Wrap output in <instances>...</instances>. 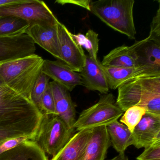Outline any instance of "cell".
Returning a JSON list of instances; mask_svg holds the SVG:
<instances>
[{"label":"cell","instance_id":"cell-1","mask_svg":"<svg viewBox=\"0 0 160 160\" xmlns=\"http://www.w3.org/2000/svg\"><path fill=\"white\" fill-rule=\"evenodd\" d=\"M42 114L28 99L9 88L0 77V144L21 136L35 139Z\"/></svg>","mask_w":160,"mask_h":160},{"label":"cell","instance_id":"cell-2","mask_svg":"<svg viewBox=\"0 0 160 160\" xmlns=\"http://www.w3.org/2000/svg\"><path fill=\"white\" fill-rule=\"evenodd\" d=\"M116 104L123 111L139 106L146 113L160 116V76L141 77L118 88Z\"/></svg>","mask_w":160,"mask_h":160},{"label":"cell","instance_id":"cell-3","mask_svg":"<svg viewBox=\"0 0 160 160\" xmlns=\"http://www.w3.org/2000/svg\"><path fill=\"white\" fill-rule=\"evenodd\" d=\"M44 61L33 54L0 64V77L9 88L31 101L32 91L42 72Z\"/></svg>","mask_w":160,"mask_h":160},{"label":"cell","instance_id":"cell-4","mask_svg":"<svg viewBox=\"0 0 160 160\" xmlns=\"http://www.w3.org/2000/svg\"><path fill=\"white\" fill-rule=\"evenodd\" d=\"M134 0H99L91 1L90 12L116 31L135 39Z\"/></svg>","mask_w":160,"mask_h":160},{"label":"cell","instance_id":"cell-5","mask_svg":"<svg viewBox=\"0 0 160 160\" xmlns=\"http://www.w3.org/2000/svg\"><path fill=\"white\" fill-rule=\"evenodd\" d=\"M58 115L43 114L34 141L45 154L56 156L75 134Z\"/></svg>","mask_w":160,"mask_h":160},{"label":"cell","instance_id":"cell-6","mask_svg":"<svg viewBox=\"0 0 160 160\" xmlns=\"http://www.w3.org/2000/svg\"><path fill=\"white\" fill-rule=\"evenodd\" d=\"M123 112L117 106L112 93L101 96L99 102L83 110L73 125L76 131L107 126L118 120Z\"/></svg>","mask_w":160,"mask_h":160},{"label":"cell","instance_id":"cell-7","mask_svg":"<svg viewBox=\"0 0 160 160\" xmlns=\"http://www.w3.org/2000/svg\"><path fill=\"white\" fill-rule=\"evenodd\" d=\"M14 17L24 19L30 25L56 26L58 20L45 3L39 0H22L0 7V18Z\"/></svg>","mask_w":160,"mask_h":160},{"label":"cell","instance_id":"cell-8","mask_svg":"<svg viewBox=\"0 0 160 160\" xmlns=\"http://www.w3.org/2000/svg\"><path fill=\"white\" fill-rule=\"evenodd\" d=\"M57 26L60 61L73 71L80 72L85 66L86 60L83 48L76 42L72 33L64 25L58 21Z\"/></svg>","mask_w":160,"mask_h":160},{"label":"cell","instance_id":"cell-9","mask_svg":"<svg viewBox=\"0 0 160 160\" xmlns=\"http://www.w3.org/2000/svg\"><path fill=\"white\" fill-rule=\"evenodd\" d=\"M35 43L26 33L0 37V64L35 54Z\"/></svg>","mask_w":160,"mask_h":160},{"label":"cell","instance_id":"cell-10","mask_svg":"<svg viewBox=\"0 0 160 160\" xmlns=\"http://www.w3.org/2000/svg\"><path fill=\"white\" fill-rule=\"evenodd\" d=\"M133 145L137 148H146L160 141V116L146 113L132 132Z\"/></svg>","mask_w":160,"mask_h":160},{"label":"cell","instance_id":"cell-11","mask_svg":"<svg viewBox=\"0 0 160 160\" xmlns=\"http://www.w3.org/2000/svg\"><path fill=\"white\" fill-rule=\"evenodd\" d=\"M42 72L69 92L72 91L76 86L82 85L80 73L73 71L59 60L55 61L44 60Z\"/></svg>","mask_w":160,"mask_h":160},{"label":"cell","instance_id":"cell-12","mask_svg":"<svg viewBox=\"0 0 160 160\" xmlns=\"http://www.w3.org/2000/svg\"><path fill=\"white\" fill-rule=\"evenodd\" d=\"M108 88L116 89L122 84L141 77L160 76V70L147 66L133 68H107L102 65Z\"/></svg>","mask_w":160,"mask_h":160},{"label":"cell","instance_id":"cell-13","mask_svg":"<svg viewBox=\"0 0 160 160\" xmlns=\"http://www.w3.org/2000/svg\"><path fill=\"white\" fill-rule=\"evenodd\" d=\"M25 33L32 38L35 44L39 45L61 60L57 25L54 26L30 25Z\"/></svg>","mask_w":160,"mask_h":160},{"label":"cell","instance_id":"cell-14","mask_svg":"<svg viewBox=\"0 0 160 160\" xmlns=\"http://www.w3.org/2000/svg\"><path fill=\"white\" fill-rule=\"evenodd\" d=\"M82 85L89 90L97 91L102 94H107L108 83L101 62L86 55V62L81 72Z\"/></svg>","mask_w":160,"mask_h":160},{"label":"cell","instance_id":"cell-15","mask_svg":"<svg viewBox=\"0 0 160 160\" xmlns=\"http://www.w3.org/2000/svg\"><path fill=\"white\" fill-rule=\"evenodd\" d=\"M49 83L52 88L58 116L70 128L74 129L73 125L76 121V107L69 91L55 81Z\"/></svg>","mask_w":160,"mask_h":160},{"label":"cell","instance_id":"cell-16","mask_svg":"<svg viewBox=\"0 0 160 160\" xmlns=\"http://www.w3.org/2000/svg\"><path fill=\"white\" fill-rule=\"evenodd\" d=\"M92 129L78 131L51 160H83Z\"/></svg>","mask_w":160,"mask_h":160},{"label":"cell","instance_id":"cell-17","mask_svg":"<svg viewBox=\"0 0 160 160\" xmlns=\"http://www.w3.org/2000/svg\"><path fill=\"white\" fill-rule=\"evenodd\" d=\"M111 145L106 126L92 129L83 160H104Z\"/></svg>","mask_w":160,"mask_h":160},{"label":"cell","instance_id":"cell-18","mask_svg":"<svg viewBox=\"0 0 160 160\" xmlns=\"http://www.w3.org/2000/svg\"><path fill=\"white\" fill-rule=\"evenodd\" d=\"M107 68H133L139 67L135 44L122 45L114 48L104 56L101 62Z\"/></svg>","mask_w":160,"mask_h":160},{"label":"cell","instance_id":"cell-19","mask_svg":"<svg viewBox=\"0 0 160 160\" xmlns=\"http://www.w3.org/2000/svg\"><path fill=\"white\" fill-rule=\"evenodd\" d=\"M0 160H48V159L35 141L29 140L1 154Z\"/></svg>","mask_w":160,"mask_h":160},{"label":"cell","instance_id":"cell-20","mask_svg":"<svg viewBox=\"0 0 160 160\" xmlns=\"http://www.w3.org/2000/svg\"><path fill=\"white\" fill-rule=\"evenodd\" d=\"M134 44L138 66L160 70V44L147 38Z\"/></svg>","mask_w":160,"mask_h":160},{"label":"cell","instance_id":"cell-21","mask_svg":"<svg viewBox=\"0 0 160 160\" xmlns=\"http://www.w3.org/2000/svg\"><path fill=\"white\" fill-rule=\"evenodd\" d=\"M106 127L111 144L119 153H124L126 149L133 144L132 132L126 125L117 120Z\"/></svg>","mask_w":160,"mask_h":160},{"label":"cell","instance_id":"cell-22","mask_svg":"<svg viewBox=\"0 0 160 160\" xmlns=\"http://www.w3.org/2000/svg\"><path fill=\"white\" fill-rule=\"evenodd\" d=\"M30 24L24 19L14 17L0 18V37L24 34Z\"/></svg>","mask_w":160,"mask_h":160},{"label":"cell","instance_id":"cell-23","mask_svg":"<svg viewBox=\"0 0 160 160\" xmlns=\"http://www.w3.org/2000/svg\"><path fill=\"white\" fill-rule=\"evenodd\" d=\"M72 35L76 42L88 51L90 58L92 59L97 60L100 39L96 32L92 30H89L85 35L82 33Z\"/></svg>","mask_w":160,"mask_h":160},{"label":"cell","instance_id":"cell-24","mask_svg":"<svg viewBox=\"0 0 160 160\" xmlns=\"http://www.w3.org/2000/svg\"><path fill=\"white\" fill-rule=\"evenodd\" d=\"M146 113L145 108L139 106H134L124 112L120 121L126 125L132 132L134 128L139 123Z\"/></svg>","mask_w":160,"mask_h":160},{"label":"cell","instance_id":"cell-25","mask_svg":"<svg viewBox=\"0 0 160 160\" xmlns=\"http://www.w3.org/2000/svg\"><path fill=\"white\" fill-rule=\"evenodd\" d=\"M49 78L41 73L37 78L31 95V101L40 110L41 101L49 84Z\"/></svg>","mask_w":160,"mask_h":160},{"label":"cell","instance_id":"cell-26","mask_svg":"<svg viewBox=\"0 0 160 160\" xmlns=\"http://www.w3.org/2000/svg\"><path fill=\"white\" fill-rule=\"evenodd\" d=\"M40 111L42 114H53L58 115L55 108V101L50 83L42 98Z\"/></svg>","mask_w":160,"mask_h":160},{"label":"cell","instance_id":"cell-27","mask_svg":"<svg viewBox=\"0 0 160 160\" xmlns=\"http://www.w3.org/2000/svg\"><path fill=\"white\" fill-rule=\"evenodd\" d=\"M136 160H160V141L155 142L145 148Z\"/></svg>","mask_w":160,"mask_h":160},{"label":"cell","instance_id":"cell-28","mask_svg":"<svg viewBox=\"0 0 160 160\" xmlns=\"http://www.w3.org/2000/svg\"><path fill=\"white\" fill-rule=\"evenodd\" d=\"M148 41H152L160 44V6L153 17L151 25L149 35L147 37Z\"/></svg>","mask_w":160,"mask_h":160},{"label":"cell","instance_id":"cell-29","mask_svg":"<svg viewBox=\"0 0 160 160\" xmlns=\"http://www.w3.org/2000/svg\"><path fill=\"white\" fill-rule=\"evenodd\" d=\"M33 140L30 136H21L7 139L0 144V155L16 148L17 146L28 140Z\"/></svg>","mask_w":160,"mask_h":160},{"label":"cell","instance_id":"cell-30","mask_svg":"<svg viewBox=\"0 0 160 160\" xmlns=\"http://www.w3.org/2000/svg\"><path fill=\"white\" fill-rule=\"evenodd\" d=\"M92 1L91 0H65V1H57L56 2L64 5L65 4H72L80 6L82 8L87 9L90 12V3Z\"/></svg>","mask_w":160,"mask_h":160},{"label":"cell","instance_id":"cell-31","mask_svg":"<svg viewBox=\"0 0 160 160\" xmlns=\"http://www.w3.org/2000/svg\"><path fill=\"white\" fill-rule=\"evenodd\" d=\"M22 0H0V7L8 4L18 3L20 2Z\"/></svg>","mask_w":160,"mask_h":160},{"label":"cell","instance_id":"cell-32","mask_svg":"<svg viewBox=\"0 0 160 160\" xmlns=\"http://www.w3.org/2000/svg\"><path fill=\"white\" fill-rule=\"evenodd\" d=\"M108 160H129V159L124 153H119L118 155H117L113 159Z\"/></svg>","mask_w":160,"mask_h":160}]
</instances>
